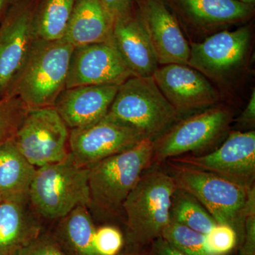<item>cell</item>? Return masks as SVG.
Segmentation results:
<instances>
[{"label": "cell", "mask_w": 255, "mask_h": 255, "mask_svg": "<svg viewBox=\"0 0 255 255\" xmlns=\"http://www.w3.org/2000/svg\"><path fill=\"white\" fill-rule=\"evenodd\" d=\"M238 123L241 127L254 126L255 122V91L252 92L251 99L246 109L242 112L241 116L237 119Z\"/></svg>", "instance_id": "33"}, {"label": "cell", "mask_w": 255, "mask_h": 255, "mask_svg": "<svg viewBox=\"0 0 255 255\" xmlns=\"http://www.w3.org/2000/svg\"><path fill=\"white\" fill-rule=\"evenodd\" d=\"M244 235L241 255H255V188L248 191L245 208Z\"/></svg>", "instance_id": "29"}, {"label": "cell", "mask_w": 255, "mask_h": 255, "mask_svg": "<svg viewBox=\"0 0 255 255\" xmlns=\"http://www.w3.org/2000/svg\"><path fill=\"white\" fill-rule=\"evenodd\" d=\"M177 189L170 174L152 165L146 169L124 201L127 241L135 248L162 237L170 223L172 196Z\"/></svg>", "instance_id": "2"}, {"label": "cell", "mask_w": 255, "mask_h": 255, "mask_svg": "<svg viewBox=\"0 0 255 255\" xmlns=\"http://www.w3.org/2000/svg\"><path fill=\"white\" fill-rule=\"evenodd\" d=\"M119 85H85L65 88L54 108L69 130L94 125L105 118Z\"/></svg>", "instance_id": "17"}, {"label": "cell", "mask_w": 255, "mask_h": 255, "mask_svg": "<svg viewBox=\"0 0 255 255\" xmlns=\"http://www.w3.org/2000/svg\"><path fill=\"white\" fill-rule=\"evenodd\" d=\"M153 148L154 142L145 139L89 167L90 207L103 214L119 212L142 174L152 165Z\"/></svg>", "instance_id": "5"}, {"label": "cell", "mask_w": 255, "mask_h": 255, "mask_svg": "<svg viewBox=\"0 0 255 255\" xmlns=\"http://www.w3.org/2000/svg\"><path fill=\"white\" fill-rule=\"evenodd\" d=\"M36 167L20 152L12 138L0 145V196L2 200L28 201Z\"/></svg>", "instance_id": "21"}, {"label": "cell", "mask_w": 255, "mask_h": 255, "mask_svg": "<svg viewBox=\"0 0 255 255\" xmlns=\"http://www.w3.org/2000/svg\"><path fill=\"white\" fill-rule=\"evenodd\" d=\"M152 78L182 119L214 107L221 100L213 82L188 65H161Z\"/></svg>", "instance_id": "12"}, {"label": "cell", "mask_w": 255, "mask_h": 255, "mask_svg": "<svg viewBox=\"0 0 255 255\" xmlns=\"http://www.w3.org/2000/svg\"><path fill=\"white\" fill-rule=\"evenodd\" d=\"M89 174L70 152L63 160L37 167L28 193L31 209L43 219L60 220L78 206L90 207Z\"/></svg>", "instance_id": "3"}, {"label": "cell", "mask_w": 255, "mask_h": 255, "mask_svg": "<svg viewBox=\"0 0 255 255\" xmlns=\"http://www.w3.org/2000/svg\"><path fill=\"white\" fill-rule=\"evenodd\" d=\"M188 31L211 36L253 17L254 5L237 0H162Z\"/></svg>", "instance_id": "16"}, {"label": "cell", "mask_w": 255, "mask_h": 255, "mask_svg": "<svg viewBox=\"0 0 255 255\" xmlns=\"http://www.w3.org/2000/svg\"><path fill=\"white\" fill-rule=\"evenodd\" d=\"M95 223L86 206H78L60 219L55 240L66 255H100L95 246Z\"/></svg>", "instance_id": "22"}, {"label": "cell", "mask_w": 255, "mask_h": 255, "mask_svg": "<svg viewBox=\"0 0 255 255\" xmlns=\"http://www.w3.org/2000/svg\"><path fill=\"white\" fill-rule=\"evenodd\" d=\"M2 201V199H1V196H0V202Z\"/></svg>", "instance_id": "37"}, {"label": "cell", "mask_w": 255, "mask_h": 255, "mask_svg": "<svg viewBox=\"0 0 255 255\" xmlns=\"http://www.w3.org/2000/svg\"><path fill=\"white\" fill-rule=\"evenodd\" d=\"M123 234L112 226L96 228L95 246L100 255H119L124 246Z\"/></svg>", "instance_id": "28"}, {"label": "cell", "mask_w": 255, "mask_h": 255, "mask_svg": "<svg viewBox=\"0 0 255 255\" xmlns=\"http://www.w3.org/2000/svg\"><path fill=\"white\" fill-rule=\"evenodd\" d=\"M16 255H66L53 235L41 234Z\"/></svg>", "instance_id": "30"}, {"label": "cell", "mask_w": 255, "mask_h": 255, "mask_svg": "<svg viewBox=\"0 0 255 255\" xmlns=\"http://www.w3.org/2000/svg\"><path fill=\"white\" fill-rule=\"evenodd\" d=\"M107 116L152 142L182 119L152 77H131L119 85Z\"/></svg>", "instance_id": "4"}, {"label": "cell", "mask_w": 255, "mask_h": 255, "mask_svg": "<svg viewBox=\"0 0 255 255\" xmlns=\"http://www.w3.org/2000/svg\"><path fill=\"white\" fill-rule=\"evenodd\" d=\"M131 77L112 43H92L74 48L65 88L120 85Z\"/></svg>", "instance_id": "15"}, {"label": "cell", "mask_w": 255, "mask_h": 255, "mask_svg": "<svg viewBox=\"0 0 255 255\" xmlns=\"http://www.w3.org/2000/svg\"><path fill=\"white\" fill-rule=\"evenodd\" d=\"M237 1H241V2L245 3V4L254 5L255 0H237Z\"/></svg>", "instance_id": "35"}, {"label": "cell", "mask_w": 255, "mask_h": 255, "mask_svg": "<svg viewBox=\"0 0 255 255\" xmlns=\"http://www.w3.org/2000/svg\"><path fill=\"white\" fill-rule=\"evenodd\" d=\"M168 161L171 169L169 174L177 188L195 198L218 224L232 227L237 233L238 241L242 243L245 208L251 189L207 171Z\"/></svg>", "instance_id": "6"}, {"label": "cell", "mask_w": 255, "mask_h": 255, "mask_svg": "<svg viewBox=\"0 0 255 255\" xmlns=\"http://www.w3.org/2000/svg\"><path fill=\"white\" fill-rule=\"evenodd\" d=\"M162 237L187 255H216L208 248L206 235L174 221H170Z\"/></svg>", "instance_id": "25"}, {"label": "cell", "mask_w": 255, "mask_h": 255, "mask_svg": "<svg viewBox=\"0 0 255 255\" xmlns=\"http://www.w3.org/2000/svg\"><path fill=\"white\" fill-rule=\"evenodd\" d=\"M206 244L211 253L226 255L237 246L238 238L236 231L228 225L218 224L206 235Z\"/></svg>", "instance_id": "27"}, {"label": "cell", "mask_w": 255, "mask_h": 255, "mask_svg": "<svg viewBox=\"0 0 255 255\" xmlns=\"http://www.w3.org/2000/svg\"><path fill=\"white\" fill-rule=\"evenodd\" d=\"M14 0H0V21Z\"/></svg>", "instance_id": "34"}, {"label": "cell", "mask_w": 255, "mask_h": 255, "mask_svg": "<svg viewBox=\"0 0 255 255\" xmlns=\"http://www.w3.org/2000/svg\"><path fill=\"white\" fill-rule=\"evenodd\" d=\"M76 0H38L35 29L39 39L63 38Z\"/></svg>", "instance_id": "23"}, {"label": "cell", "mask_w": 255, "mask_h": 255, "mask_svg": "<svg viewBox=\"0 0 255 255\" xmlns=\"http://www.w3.org/2000/svg\"><path fill=\"white\" fill-rule=\"evenodd\" d=\"M38 0H14L0 21V97L38 39L35 14Z\"/></svg>", "instance_id": "10"}, {"label": "cell", "mask_w": 255, "mask_h": 255, "mask_svg": "<svg viewBox=\"0 0 255 255\" xmlns=\"http://www.w3.org/2000/svg\"><path fill=\"white\" fill-rule=\"evenodd\" d=\"M232 122V111L218 105L181 119L154 142L151 166L207 149L227 133Z\"/></svg>", "instance_id": "8"}, {"label": "cell", "mask_w": 255, "mask_h": 255, "mask_svg": "<svg viewBox=\"0 0 255 255\" xmlns=\"http://www.w3.org/2000/svg\"><path fill=\"white\" fill-rule=\"evenodd\" d=\"M114 23L100 0H76L63 38L74 47L112 43Z\"/></svg>", "instance_id": "20"}, {"label": "cell", "mask_w": 255, "mask_h": 255, "mask_svg": "<svg viewBox=\"0 0 255 255\" xmlns=\"http://www.w3.org/2000/svg\"><path fill=\"white\" fill-rule=\"evenodd\" d=\"M168 160L217 174L250 189L255 186V131L232 132L211 153L182 155Z\"/></svg>", "instance_id": "11"}, {"label": "cell", "mask_w": 255, "mask_h": 255, "mask_svg": "<svg viewBox=\"0 0 255 255\" xmlns=\"http://www.w3.org/2000/svg\"><path fill=\"white\" fill-rule=\"evenodd\" d=\"M28 201L0 202V255H16L41 233Z\"/></svg>", "instance_id": "19"}, {"label": "cell", "mask_w": 255, "mask_h": 255, "mask_svg": "<svg viewBox=\"0 0 255 255\" xmlns=\"http://www.w3.org/2000/svg\"><path fill=\"white\" fill-rule=\"evenodd\" d=\"M112 44L134 77H152L159 68L148 37L135 12L114 21Z\"/></svg>", "instance_id": "18"}, {"label": "cell", "mask_w": 255, "mask_h": 255, "mask_svg": "<svg viewBox=\"0 0 255 255\" xmlns=\"http://www.w3.org/2000/svg\"><path fill=\"white\" fill-rule=\"evenodd\" d=\"M74 48L64 38H38L4 96L18 97L28 110L54 107L66 87Z\"/></svg>", "instance_id": "1"}, {"label": "cell", "mask_w": 255, "mask_h": 255, "mask_svg": "<svg viewBox=\"0 0 255 255\" xmlns=\"http://www.w3.org/2000/svg\"><path fill=\"white\" fill-rule=\"evenodd\" d=\"M69 132L54 107H46L28 110L12 140L20 152L37 168L68 157Z\"/></svg>", "instance_id": "9"}, {"label": "cell", "mask_w": 255, "mask_h": 255, "mask_svg": "<svg viewBox=\"0 0 255 255\" xmlns=\"http://www.w3.org/2000/svg\"><path fill=\"white\" fill-rule=\"evenodd\" d=\"M146 255H187L174 248L163 238H157L150 244V251Z\"/></svg>", "instance_id": "32"}, {"label": "cell", "mask_w": 255, "mask_h": 255, "mask_svg": "<svg viewBox=\"0 0 255 255\" xmlns=\"http://www.w3.org/2000/svg\"><path fill=\"white\" fill-rule=\"evenodd\" d=\"M136 15L159 65H188L190 45L178 18L162 0H135Z\"/></svg>", "instance_id": "14"}, {"label": "cell", "mask_w": 255, "mask_h": 255, "mask_svg": "<svg viewBox=\"0 0 255 255\" xmlns=\"http://www.w3.org/2000/svg\"><path fill=\"white\" fill-rule=\"evenodd\" d=\"M28 111L17 97H0V145L14 136Z\"/></svg>", "instance_id": "26"}, {"label": "cell", "mask_w": 255, "mask_h": 255, "mask_svg": "<svg viewBox=\"0 0 255 255\" xmlns=\"http://www.w3.org/2000/svg\"><path fill=\"white\" fill-rule=\"evenodd\" d=\"M145 139L135 129L106 115L90 127L70 130L69 152L78 166L89 168L102 159L132 148Z\"/></svg>", "instance_id": "13"}, {"label": "cell", "mask_w": 255, "mask_h": 255, "mask_svg": "<svg viewBox=\"0 0 255 255\" xmlns=\"http://www.w3.org/2000/svg\"><path fill=\"white\" fill-rule=\"evenodd\" d=\"M252 28L242 26L225 29L191 42L188 65L205 75L210 81L228 86L248 65L252 43Z\"/></svg>", "instance_id": "7"}, {"label": "cell", "mask_w": 255, "mask_h": 255, "mask_svg": "<svg viewBox=\"0 0 255 255\" xmlns=\"http://www.w3.org/2000/svg\"><path fill=\"white\" fill-rule=\"evenodd\" d=\"M114 22L135 12V0H100Z\"/></svg>", "instance_id": "31"}, {"label": "cell", "mask_w": 255, "mask_h": 255, "mask_svg": "<svg viewBox=\"0 0 255 255\" xmlns=\"http://www.w3.org/2000/svg\"><path fill=\"white\" fill-rule=\"evenodd\" d=\"M171 221L187 226L196 232L207 235L218 223L195 198L180 189L172 196Z\"/></svg>", "instance_id": "24"}, {"label": "cell", "mask_w": 255, "mask_h": 255, "mask_svg": "<svg viewBox=\"0 0 255 255\" xmlns=\"http://www.w3.org/2000/svg\"><path fill=\"white\" fill-rule=\"evenodd\" d=\"M123 255H140L138 254V253H128V254H126Z\"/></svg>", "instance_id": "36"}]
</instances>
